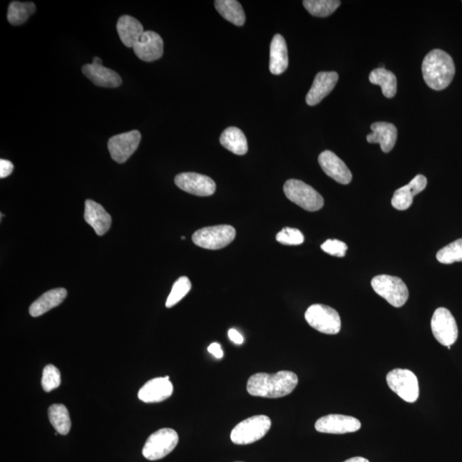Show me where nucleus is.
<instances>
[{"instance_id": "obj_1", "label": "nucleus", "mask_w": 462, "mask_h": 462, "mask_svg": "<svg viewBox=\"0 0 462 462\" xmlns=\"http://www.w3.org/2000/svg\"><path fill=\"white\" fill-rule=\"evenodd\" d=\"M298 384V376L293 371H280L268 374L260 372L247 381V391L252 396L280 398L289 395Z\"/></svg>"}, {"instance_id": "obj_2", "label": "nucleus", "mask_w": 462, "mask_h": 462, "mask_svg": "<svg viewBox=\"0 0 462 462\" xmlns=\"http://www.w3.org/2000/svg\"><path fill=\"white\" fill-rule=\"evenodd\" d=\"M422 74L428 87L431 89L441 91L447 88L456 74L451 56L443 50L431 51L423 60Z\"/></svg>"}, {"instance_id": "obj_3", "label": "nucleus", "mask_w": 462, "mask_h": 462, "mask_svg": "<svg viewBox=\"0 0 462 462\" xmlns=\"http://www.w3.org/2000/svg\"><path fill=\"white\" fill-rule=\"evenodd\" d=\"M271 426V419L267 415H255L237 423L231 431L230 439L238 445L255 443L267 435Z\"/></svg>"}, {"instance_id": "obj_4", "label": "nucleus", "mask_w": 462, "mask_h": 462, "mask_svg": "<svg viewBox=\"0 0 462 462\" xmlns=\"http://www.w3.org/2000/svg\"><path fill=\"white\" fill-rule=\"evenodd\" d=\"M284 192L287 198L306 211L316 212L323 207L324 199L319 192L299 180H288L284 183Z\"/></svg>"}, {"instance_id": "obj_5", "label": "nucleus", "mask_w": 462, "mask_h": 462, "mask_svg": "<svg viewBox=\"0 0 462 462\" xmlns=\"http://www.w3.org/2000/svg\"><path fill=\"white\" fill-rule=\"evenodd\" d=\"M371 287L376 294L395 307L404 306L409 297L408 287L397 277L376 276L372 278Z\"/></svg>"}, {"instance_id": "obj_6", "label": "nucleus", "mask_w": 462, "mask_h": 462, "mask_svg": "<svg viewBox=\"0 0 462 462\" xmlns=\"http://www.w3.org/2000/svg\"><path fill=\"white\" fill-rule=\"evenodd\" d=\"M234 227L228 225L205 227L192 235V242L205 250H221L229 245L235 237Z\"/></svg>"}, {"instance_id": "obj_7", "label": "nucleus", "mask_w": 462, "mask_h": 462, "mask_svg": "<svg viewBox=\"0 0 462 462\" xmlns=\"http://www.w3.org/2000/svg\"><path fill=\"white\" fill-rule=\"evenodd\" d=\"M305 319L311 327L321 333L336 335L340 332V315L331 307L314 304L307 308Z\"/></svg>"}, {"instance_id": "obj_8", "label": "nucleus", "mask_w": 462, "mask_h": 462, "mask_svg": "<svg viewBox=\"0 0 462 462\" xmlns=\"http://www.w3.org/2000/svg\"><path fill=\"white\" fill-rule=\"evenodd\" d=\"M178 441L177 431L170 428H163L149 436L144 445L143 455L149 461L163 459L173 451Z\"/></svg>"}, {"instance_id": "obj_9", "label": "nucleus", "mask_w": 462, "mask_h": 462, "mask_svg": "<svg viewBox=\"0 0 462 462\" xmlns=\"http://www.w3.org/2000/svg\"><path fill=\"white\" fill-rule=\"evenodd\" d=\"M387 384L391 391L402 400L409 404L416 401L419 395L417 376L413 371L396 368L389 371L386 376Z\"/></svg>"}, {"instance_id": "obj_10", "label": "nucleus", "mask_w": 462, "mask_h": 462, "mask_svg": "<svg viewBox=\"0 0 462 462\" xmlns=\"http://www.w3.org/2000/svg\"><path fill=\"white\" fill-rule=\"evenodd\" d=\"M431 325L436 340L451 349L458 338V327L451 312L444 307L438 308L432 316Z\"/></svg>"}, {"instance_id": "obj_11", "label": "nucleus", "mask_w": 462, "mask_h": 462, "mask_svg": "<svg viewBox=\"0 0 462 462\" xmlns=\"http://www.w3.org/2000/svg\"><path fill=\"white\" fill-rule=\"evenodd\" d=\"M141 135L138 130H132L114 135L108 141L111 158L119 164L126 162L138 148Z\"/></svg>"}, {"instance_id": "obj_12", "label": "nucleus", "mask_w": 462, "mask_h": 462, "mask_svg": "<svg viewBox=\"0 0 462 462\" xmlns=\"http://www.w3.org/2000/svg\"><path fill=\"white\" fill-rule=\"evenodd\" d=\"M175 183L180 190L196 196H211L216 191V183L211 178L195 173L178 174Z\"/></svg>"}, {"instance_id": "obj_13", "label": "nucleus", "mask_w": 462, "mask_h": 462, "mask_svg": "<svg viewBox=\"0 0 462 462\" xmlns=\"http://www.w3.org/2000/svg\"><path fill=\"white\" fill-rule=\"evenodd\" d=\"M361 427L356 418L342 414H329L318 419L315 423L317 431L329 434H346L355 432Z\"/></svg>"}, {"instance_id": "obj_14", "label": "nucleus", "mask_w": 462, "mask_h": 462, "mask_svg": "<svg viewBox=\"0 0 462 462\" xmlns=\"http://www.w3.org/2000/svg\"><path fill=\"white\" fill-rule=\"evenodd\" d=\"M133 49L137 57L143 61L153 62L162 57L164 41L160 34L153 31H145Z\"/></svg>"}, {"instance_id": "obj_15", "label": "nucleus", "mask_w": 462, "mask_h": 462, "mask_svg": "<svg viewBox=\"0 0 462 462\" xmlns=\"http://www.w3.org/2000/svg\"><path fill=\"white\" fill-rule=\"evenodd\" d=\"M319 163L324 173L341 184H349L352 181V173L339 157L332 151H324L319 156Z\"/></svg>"}, {"instance_id": "obj_16", "label": "nucleus", "mask_w": 462, "mask_h": 462, "mask_svg": "<svg viewBox=\"0 0 462 462\" xmlns=\"http://www.w3.org/2000/svg\"><path fill=\"white\" fill-rule=\"evenodd\" d=\"M338 78H339V76L335 71L318 73L309 92L307 93V104L310 106L318 105L336 87Z\"/></svg>"}, {"instance_id": "obj_17", "label": "nucleus", "mask_w": 462, "mask_h": 462, "mask_svg": "<svg viewBox=\"0 0 462 462\" xmlns=\"http://www.w3.org/2000/svg\"><path fill=\"white\" fill-rule=\"evenodd\" d=\"M173 385L170 383L168 376L165 378H156L148 381L138 393V398L140 401L147 404L160 402L168 399L173 395Z\"/></svg>"}, {"instance_id": "obj_18", "label": "nucleus", "mask_w": 462, "mask_h": 462, "mask_svg": "<svg viewBox=\"0 0 462 462\" xmlns=\"http://www.w3.org/2000/svg\"><path fill=\"white\" fill-rule=\"evenodd\" d=\"M427 179L423 175H417L412 181L394 192L392 207L399 211L409 209L413 204L414 197L425 190Z\"/></svg>"}, {"instance_id": "obj_19", "label": "nucleus", "mask_w": 462, "mask_h": 462, "mask_svg": "<svg viewBox=\"0 0 462 462\" xmlns=\"http://www.w3.org/2000/svg\"><path fill=\"white\" fill-rule=\"evenodd\" d=\"M83 73L93 83L103 88H118L122 78L117 72L103 66L102 63H88L83 67Z\"/></svg>"}, {"instance_id": "obj_20", "label": "nucleus", "mask_w": 462, "mask_h": 462, "mask_svg": "<svg viewBox=\"0 0 462 462\" xmlns=\"http://www.w3.org/2000/svg\"><path fill=\"white\" fill-rule=\"evenodd\" d=\"M371 133L366 136L369 143H379L385 153L391 151L397 140V128L393 123L376 122L371 125Z\"/></svg>"}, {"instance_id": "obj_21", "label": "nucleus", "mask_w": 462, "mask_h": 462, "mask_svg": "<svg viewBox=\"0 0 462 462\" xmlns=\"http://www.w3.org/2000/svg\"><path fill=\"white\" fill-rule=\"evenodd\" d=\"M84 220L98 235H105L111 228V217L101 204L92 200L85 202Z\"/></svg>"}, {"instance_id": "obj_22", "label": "nucleus", "mask_w": 462, "mask_h": 462, "mask_svg": "<svg viewBox=\"0 0 462 462\" xmlns=\"http://www.w3.org/2000/svg\"><path fill=\"white\" fill-rule=\"evenodd\" d=\"M288 66V48L284 38L279 34H275L270 46V71L273 75H281Z\"/></svg>"}, {"instance_id": "obj_23", "label": "nucleus", "mask_w": 462, "mask_h": 462, "mask_svg": "<svg viewBox=\"0 0 462 462\" xmlns=\"http://www.w3.org/2000/svg\"><path fill=\"white\" fill-rule=\"evenodd\" d=\"M117 30L120 40L127 47H134L144 31L143 26L135 17L124 15L118 21Z\"/></svg>"}, {"instance_id": "obj_24", "label": "nucleus", "mask_w": 462, "mask_h": 462, "mask_svg": "<svg viewBox=\"0 0 462 462\" xmlns=\"http://www.w3.org/2000/svg\"><path fill=\"white\" fill-rule=\"evenodd\" d=\"M67 297V290L58 288L47 291L40 298L32 303L29 307V314L33 317L45 314L46 312L53 309L61 304Z\"/></svg>"}, {"instance_id": "obj_25", "label": "nucleus", "mask_w": 462, "mask_h": 462, "mask_svg": "<svg viewBox=\"0 0 462 462\" xmlns=\"http://www.w3.org/2000/svg\"><path fill=\"white\" fill-rule=\"evenodd\" d=\"M220 143L227 150L237 155L247 153L248 145L245 135L237 127H229L222 133Z\"/></svg>"}, {"instance_id": "obj_26", "label": "nucleus", "mask_w": 462, "mask_h": 462, "mask_svg": "<svg viewBox=\"0 0 462 462\" xmlns=\"http://www.w3.org/2000/svg\"><path fill=\"white\" fill-rule=\"evenodd\" d=\"M214 4L217 12L231 24L240 27L245 24V12L237 0H217Z\"/></svg>"}, {"instance_id": "obj_27", "label": "nucleus", "mask_w": 462, "mask_h": 462, "mask_svg": "<svg viewBox=\"0 0 462 462\" xmlns=\"http://www.w3.org/2000/svg\"><path fill=\"white\" fill-rule=\"evenodd\" d=\"M369 81L372 84L380 86L385 97L391 98L396 96L397 91L396 76L384 67L375 68L372 71L369 76Z\"/></svg>"}, {"instance_id": "obj_28", "label": "nucleus", "mask_w": 462, "mask_h": 462, "mask_svg": "<svg viewBox=\"0 0 462 462\" xmlns=\"http://www.w3.org/2000/svg\"><path fill=\"white\" fill-rule=\"evenodd\" d=\"M49 421L58 433L67 435L70 432L71 421L66 406L63 404L51 405L48 409Z\"/></svg>"}, {"instance_id": "obj_29", "label": "nucleus", "mask_w": 462, "mask_h": 462, "mask_svg": "<svg viewBox=\"0 0 462 462\" xmlns=\"http://www.w3.org/2000/svg\"><path fill=\"white\" fill-rule=\"evenodd\" d=\"M36 10V7L32 2L12 1L8 8L7 19L12 25H21L26 23Z\"/></svg>"}, {"instance_id": "obj_30", "label": "nucleus", "mask_w": 462, "mask_h": 462, "mask_svg": "<svg viewBox=\"0 0 462 462\" xmlns=\"http://www.w3.org/2000/svg\"><path fill=\"white\" fill-rule=\"evenodd\" d=\"M338 0H305L303 6L311 15L318 17H327L335 12L340 6Z\"/></svg>"}, {"instance_id": "obj_31", "label": "nucleus", "mask_w": 462, "mask_h": 462, "mask_svg": "<svg viewBox=\"0 0 462 462\" xmlns=\"http://www.w3.org/2000/svg\"><path fill=\"white\" fill-rule=\"evenodd\" d=\"M436 260L440 263L448 265L462 261V238L449 243L438 252Z\"/></svg>"}, {"instance_id": "obj_32", "label": "nucleus", "mask_w": 462, "mask_h": 462, "mask_svg": "<svg viewBox=\"0 0 462 462\" xmlns=\"http://www.w3.org/2000/svg\"><path fill=\"white\" fill-rule=\"evenodd\" d=\"M191 287L190 278L187 277H179L174 282L173 289H171L169 297L167 298L165 303L166 307L170 308L177 305L190 292Z\"/></svg>"}, {"instance_id": "obj_33", "label": "nucleus", "mask_w": 462, "mask_h": 462, "mask_svg": "<svg viewBox=\"0 0 462 462\" xmlns=\"http://www.w3.org/2000/svg\"><path fill=\"white\" fill-rule=\"evenodd\" d=\"M61 384V376L57 367L47 365L42 372L41 385L46 392H50L59 387Z\"/></svg>"}, {"instance_id": "obj_34", "label": "nucleus", "mask_w": 462, "mask_h": 462, "mask_svg": "<svg viewBox=\"0 0 462 462\" xmlns=\"http://www.w3.org/2000/svg\"><path fill=\"white\" fill-rule=\"evenodd\" d=\"M277 241L284 245H301L304 242V235L297 229L285 227L277 234Z\"/></svg>"}, {"instance_id": "obj_35", "label": "nucleus", "mask_w": 462, "mask_h": 462, "mask_svg": "<svg viewBox=\"0 0 462 462\" xmlns=\"http://www.w3.org/2000/svg\"><path fill=\"white\" fill-rule=\"evenodd\" d=\"M321 250L329 255L340 257L342 258V257L346 255L348 246L344 242L339 241V240L329 239L321 245Z\"/></svg>"}, {"instance_id": "obj_36", "label": "nucleus", "mask_w": 462, "mask_h": 462, "mask_svg": "<svg viewBox=\"0 0 462 462\" xmlns=\"http://www.w3.org/2000/svg\"><path fill=\"white\" fill-rule=\"evenodd\" d=\"M14 165L11 161L6 160H0V178H6L12 173Z\"/></svg>"}, {"instance_id": "obj_37", "label": "nucleus", "mask_w": 462, "mask_h": 462, "mask_svg": "<svg viewBox=\"0 0 462 462\" xmlns=\"http://www.w3.org/2000/svg\"><path fill=\"white\" fill-rule=\"evenodd\" d=\"M208 352L211 353L217 359H222L224 356L221 346L217 342H213L208 346Z\"/></svg>"}, {"instance_id": "obj_38", "label": "nucleus", "mask_w": 462, "mask_h": 462, "mask_svg": "<svg viewBox=\"0 0 462 462\" xmlns=\"http://www.w3.org/2000/svg\"><path fill=\"white\" fill-rule=\"evenodd\" d=\"M229 338L231 341L235 344L241 345L243 344L244 338L241 335V333L237 331L235 329H230L228 332Z\"/></svg>"}, {"instance_id": "obj_39", "label": "nucleus", "mask_w": 462, "mask_h": 462, "mask_svg": "<svg viewBox=\"0 0 462 462\" xmlns=\"http://www.w3.org/2000/svg\"><path fill=\"white\" fill-rule=\"evenodd\" d=\"M344 462H370V461L366 459V458L358 456V457L350 458V459L346 460Z\"/></svg>"}, {"instance_id": "obj_40", "label": "nucleus", "mask_w": 462, "mask_h": 462, "mask_svg": "<svg viewBox=\"0 0 462 462\" xmlns=\"http://www.w3.org/2000/svg\"><path fill=\"white\" fill-rule=\"evenodd\" d=\"M182 239H183V240H185V237H182Z\"/></svg>"}, {"instance_id": "obj_41", "label": "nucleus", "mask_w": 462, "mask_h": 462, "mask_svg": "<svg viewBox=\"0 0 462 462\" xmlns=\"http://www.w3.org/2000/svg\"><path fill=\"white\" fill-rule=\"evenodd\" d=\"M237 462H241V461H237Z\"/></svg>"}]
</instances>
